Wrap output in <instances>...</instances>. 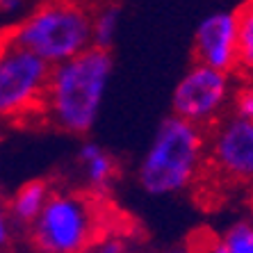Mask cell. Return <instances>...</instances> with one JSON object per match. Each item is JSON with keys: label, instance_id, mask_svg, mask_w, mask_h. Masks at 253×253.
I'll use <instances>...</instances> for the list:
<instances>
[{"label": "cell", "instance_id": "10", "mask_svg": "<svg viewBox=\"0 0 253 253\" xmlns=\"http://www.w3.org/2000/svg\"><path fill=\"white\" fill-rule=\"evenodd\" d=\"M53 189L46 180H28L25 185L14 192V196L7 203V214L23 226H30L37 219V214L43 210L46 201L50 199Z\"/></svg>", "mask_w": 253, "mask_h": 253}, {"label": "cell", "instance_id": "11", "mask_svg": "<svg viewBox=\"0 0 253 253\" xmlns=\"http://www.w3.org/2000/svg\"><path fill=\"white\" fill-rule=\"evenodd\" d=\"M121 28V7L107 2L100 9L91 12V46L112 50Z\"/></svg>", "mask_w": 253, "mask_h": 253}, {"label": "cell", "instance_id": "2", "mask_svg": "<svg viewBox=\"0 0 253 253\" xmlns=\"http://www.w3.org/2000/svg\"><path fill=\"white\" fill-rule=\"evenodd\" d=\"M208 160L203 128L169 114L158 126L137 167V183L151 196L180 194L194 185Z\"/></svg>", "mask_w": 253, "mask_h": 253}, {"label": "cell", "instance_id": "8", "mask_svg": "<svg viewBox=\"0 0 253 253\" xmlns=\"http://www.w3.org/2000/svg\"><path fill=\"white\" fill-rule=\"evenodd\" d=\"M194 59L219 71L240 66V23L237 12L217 9L199 21L194 30Z\"/></svg>", "mask_w": 253, "mask_h": 253}, {"label": "cell", "instance_id": "3", "mask_svg": "<svg viewBox=\"0 0 253 253\" xmlns=\"http://www.w3.org/2000/svg\"><path fill=\"white\" fill-rule=\"evenodd\" d=\"M5 39L55 66L91 46V12L78 0H48L21 18Z\"/></svg>", "mask_w": 253, "mask_h": 253}, {"label": "cell", "instance_id": "14", "mask_svg": "<svg viewBox=\"0 0 253 253\" xmlns=\"http://www.w3.org/2000/svg\"><path fill=\"white\" fill-rule=\"evenodd\" d=\"M230 114L253 124V84L237 87L230 100Z\"/></svg>", "mask_w": 253, "mask_h": 253}, {"label": "cell", "instance_id": "12", "mask_svg": "<svg viewBox=\"0 0 253 253\" xmlns=\"http://www.w3.org/2000/svg\"><path fill=\"white\" fill-rule=\"evenodd\" d=\"M240 23V66L244 73L253 76V0H247L237 12Z\"/></svg>", "mask_w": 253, "mask_h": 253}, {"label": "cell", "instance_id": "4", "mask_svg": "<svg viewBox=\"0 0 253 253\" xmlns=\"http://www.w3.org/2000/svg\"><path fill=\"white\" fill-rule=\"evenodd\" d=\"M103 228V217L91 196L53 192L43 210L30 224L39 253H78L87 249Z\"/></svg>", "mask_w": 253, "mask_h": 253}, {"label": "cell", "instance_id": "6", "mask_svg": "<svg viewBox=\"0 0 253 253\" xmlns=\"http://www.w3.org/2000/svg\"><path fill=\"white\" fill-rule=\"evenodd\" d=\"M50 66L35 53L0 42V121H12L43 105Z\"/></svg>", "mask_w": 253, "mask_h": 253}, {"label": "cell", "instance_id": "5", "mask_svg": "<svg viewBox=\"0 0 253 253\" xmlns=\"http://www.w3.org/2000/svg\"><path fill=\"white\" fill-rule=\"evenodd\" d=\"M235 83L230 71H219L206 64H194L183 73L171 94V114L199 128H212L230 110Z\"/></svg>", "mask_w": 253, "mask_h": 253}, {"label": "cell", "instance_id": "18", "mask_svg": "<svg viewBox=\"0 0 253 253\" xmlns=\"http://www.w3.org/2000/svg\"><path fill=\"white\" fill-rule=\"evenodd\" d=\"M160 253H196V251L189 247V244H176V247H169V249H165V251H160Z\"/></svg>", "mask_w": 253, "mask_h": 253}, {"label": "cell", "instance_id": "1", "mask_svg": "<svg viewBox=\"0 0 253 253\" xmlns=\"http://www.w3.org/2000/svg\"><path fill=\"white\" fill-rule=\"evenodd\" d=\"M112 71V53L98 46H89L76 57L50 66L42 105L48 121L69 135L91 132L100 117Z\"/></svg>", "mask_w": 253, "mask_h": 253}, {"label": "cell", "instance_id": "13", "mask_svg": "<svg viewBox=\"0 0 253 253\" xmlns=\"http://www.w3.org/2000/svg\"><path fill=\"white\" fill-rule=\"evenodd\" d=\"M228 253H253V224L251 221H237L226 230L221 237Z\"/></svg>", "mask_w": 253, "mask_h": 253}, {"label": "cell", "instance_id": "16", "mask_svg": "<svg viewBox=\"0 0 253 253\" xmlns=\"http://www.w3.org/2000/svg\"><path fill=\"white\" fill-rule=\"evenodd\" d=\"M30 0H0V18H16L25 12Z\"/></svg>", "mask_w": 253, "mask_h": 253}, {"label": "cell", "instance_id": "9", "mask_svg": "<svg viewBox=\"0 0 253 253\" xmlns=\"http://www.w3.org/2000/svg\"><path fill=\"white\" fill-rule=\"evenodd\" d=\"M78 167L83 180L91 194H107L117 178V162L105 148L96 141H84L78 151Z\"/></svg>", "mask_w": 253, "mask_h": 253}, {"label": "cell", "instance_id": "15", "mask_svg": "<svg viewBox=\"0 0 253 253\" xmlns=\"http://www.w3.org/2000/svg\"><path fill=\"white\" fill-rule=\"evenodd\" d=\"M78 253H130V244L121 235H98L87 249Z\"/></svg>", "mask_w": 253, "mask_h": 253}, {"label": "cell", "instance_id": "17", "mask_svg": "<svg viewBox=\"0 0 253 253\" xmlns=\"http://www.w3.org/2000/svg\"><path fill=\"white\" fill-rule=\"evenodd\" d=\"M7 237H9V221H7V206L0 201V251L7 244Z\"/></svg>", "mask_w": 253, "mask_h": 253}, {"label": "cell", "instance_id": "7", "mask_svg": "<svg viewBox=\"0 0 253 253\" xmlns=\"http://www.w3.org/2000/svg\"><path fill=\"white\" fill-rule=\"evenodd\" d=\"M208 160L219 176L237 185H253V124L233 114L212 126Z\"/></svg>", "mask_w": 253, "mask_h": 253}]
</instances>
